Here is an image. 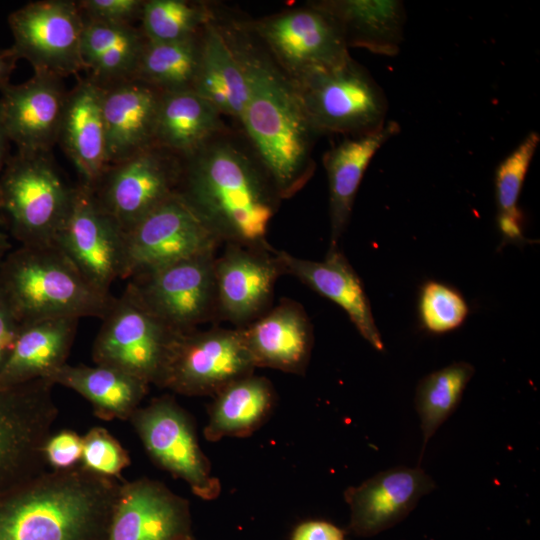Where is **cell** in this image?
I'll list each match as a JSON object with an SVG mask.
<instances>
[{"label": "cell", "instance_id": "ab89813d", "mask_svg": "<svg viewBox=\"0 0 540 540\" xmlns=\"http://www.w3.org/2000/svg\"><path fill=\"white\" fill-rule=\"evenodd\" d=\"M43 452L46 463L52 470L72 469L81 462L82 437L68 429L51 433L44 444Z\"/></svg>", "mask_w": 540, "mask_h": 540}, {"label": "cell", "instance_id": "d6986e66", "mask_svg": "<svg viewBox=\"0 0 540 540\" xmlns=\"http://www.w3.org/2000/svg\"><path fill=\"white\" fill-rule=\"evenodd\" d=\"M67 94L62 78L46 73H34L0 92L2 123L17 151L51 152L58 142Z\"/></svg>", "mask_w": 540, "mask_h": 540}, {"label": "cell", "instance_id": "4dcf8cb0", "mask_svg": "<svg viewBox=\"0 0 540 540\" xmlns=\"http://www.w3.org/2000/svg\"><path fill=\"white\" fill-rule=\"evenodd\" d=\"M275 403L276 393L267 378L250 374L237 379L214 395L204 437L211 442L247 437L266 422Z\"/></svg>", "mask_w": 540, "mask_h": 540}, {"label": "cell", "instance_id": "44dd1931", "mask_svg": "<svg viewBox=\"0 0 540 540\" xmlns=\"http://www.w3.org/2000/svg\"><path fill=\"white\" fill-rule=\"evenodd\" d=\"M275 254L284 274L336 303L374 349L384 350L363 283L338 245H330L322 261L299 258L283 250L275 249Z\"/></svg>", "mask_w": 540, "mask_h": 540}, {"label": "cell", "instance_id": "52a82bcc", "mask_svg": "<svg viewBox=\"0 0 540 540\" xmlns=\"http://www.w3.org/2000/svg\"><path fill=\"white\" fill-rule=\"evenodd\" d=\"M53 384L0 386V496L47 471L44 444L58 409Z\"/></svg>", "mask_w": 540, "mask_h": 540}, {"label": "cell", "instance_id": "b9f144b4", "mask_svg": "<svg viewBox=\"0 0 540 540\" xmlns=\"http://www.w3.org/2000/svg\"><path fill=\"white\" fill-rule=\"evenodd\" d=\"M346 532L331 522L309 520L294 529L291 540H345Z\"/></svg>", "mask_w": 540, "mask_h": 540}, {"label": "cell", "instance_id": "30bf717a", "mask_svg": "<svg viewBox=\"0 0 540 540\" xmlns=\"http://www.w3.org/2000/svg\"><path fill=\"white\" fill-rule=\"evenodd\" d=\"M129 421L155 465L185 481L203 500L219 496L221 484L200 447L194 421L174 398H154Z\"/></svg>", "mask_w": 540, "mask_h": 540}, {"label": "cell", "instance_id": "d4e9b609", "mask_svg": "<svg viewBox=\"0 0 540 540\" xmlns=\"http://www.w3.org/2000/svg\"><path fill=\"white\" fill-rule=\"evenodd\" d=\"M400 131L395 121L365 134L347 139L324 156L329 186L330 245L338 241L349 223L354 199L375 153Z\"/></svg>", "mask_w": 540, "mask_h": 540}, {"label": "cell", "instance_id": "ac0fdd59", "mask_svg": "<svg viewBox=\"0 0 540 540\" xmlns=\"http://www.w3.org/2000/svg\"><path fill=\"white\" fill-rule=\"evenodd\" d=\"M106 540H194L189 502L149 478L121 483Z\"/></svg>", "mask_w": 540, "mask_h": 540}, {"label": "cell", "instance_id": "8992f818", "mask_svg": "<svg viewBox=\"0 0 540 540\" xmlns=\"http://www.w3.org/2000/svg\"><path fill=\"white\" fill-rule=\"evenodd\" d=\"M291 81L316 134L357 136L385 124L388 102L384 91L351 57Z\"/></svg>", "mask_w": 540, "mask_h": 540}, {"label": "cell", "instance_id": "9a60e30c", "mask_svg": "<svg viewBox=\"0 0 540 540\" xmlns=\"http://www.w3.org/2000/svg\"><path fill=\"white\" fill-rule=\"evenodd\" d=\"M222 243L176 192L126 233V279Z\"/></svg>", "mask_w": 540, "mask_h": 540}, {"label": "cell", "instance_id": "5bb4252c", "mask_svg": "<svg viewBox=\"0 0 540 540\" xmlns=\"http://www.w3.org/2000/svg\"><path fill=\"white\" fill-rule=\"evenodd\" d=\"M54 244L104 294H111L114 281L126 279V232L81 183L75 186L70 212Z\"/></svg>", "mask_w": 540, "mask_h": 540}, {"label": "cell", "instance_id": "cb8c5ba5", "mask_svg": "<svg viewBox=\"0 0 540 540\" xmlns=\"http://www.w3.org/2000/svg\"><path fill=\"white\" fill-rule=\"evenodd\" d=\"M58 142L77 169L79 183L93 189L108 162L102 91L87 77L67 94Z\"/></svg>", "mask_w": 540, "mask_h": 540}, {"label": "cell", "instance_id": "7bdbcfd3", "mask_svg": "<svg viewBox=\"0 0 540 540\" xmlns=\"http://www.w3.org/2000/svg\"><path fill=\"white\" fill-rule=\"evenodd\" d=\"M18 60L12 46L0 48V92L10 84V78Z\"/></svg>", "mask_w": 540, "mask_h": 540}, {"label": "cell", "instance_id": "603a6c76", "mask_svg": "<svg viewBox=\"0 0 540 540\" xmlns=\"http://www.w3.org/2000/svg\"><path fill=\"white\" fill-rule=\"evenodd\" d=\"M101 91L108 166L153 146L161 92L136 79Z\"/></svg>", "mask_w": 540, "mask_h": 540}, {"label": "cell", "instance_id": "7c38bea8", "mask_svg": "<svg viewBox=\"0 0 540 540\" xmlns=\"http://www.w3.org/2000/svg\"><path fill=\"white\" fill-rule=\"evenodd\" d=\"M11 45L34 73L60 78L83 70L81 36L84 20L72 0H42L25 4L8 16Z\"/></svg>", "mask_w": 540, "mask_h": 540}, {"label": "cell", "instance_id": "e0dca14e", "mask_svg": "<svg viewBox=\"0 0 540 540\" xmlns=\"http://www.w3.org/2000/svg\"><path fill=\"white\" fill-rule=\"evenodd\" d=\"M282 274L271 245L225 244L215 259L217 318L241 328L261 317L270 309Z\"/></svg>", "mask_w": 540, "mask_h": 540}, {"label": "cell", "instance_id": "f1b7e54d", "mask_svg": "<svg viewBox=\"0 0 540 540\" xmlns=\"http://www.w3.org/2000/svg\"><path fill=\"white\" fill-rule=\"evenodd\" d=\"M318 4L337 22L347 47L394 56L403 41L406 13L398 0H340Z\"/></svg>", "mask_w": 540, "mask_h": 540}, {"label": "cell", "instance_id": "484cf974", "mask_svg": "<svg viewBox=\"0 0 540 540\" xmlns=\"http://www.w3.org/2000/svg\"><path fill=\"white\" fill-rule=\"evenodd\" d=\"M79 319L58 318L21 326L13 351L0 372V386L47 379L67 363Z\"/></svg>", "mask_w": 540, "mask_h": 540}, {"label": "cell", "instance_id": "60d3db41", "mask_svg": "<svg viewBox=\"0 0 540 540\" xmlns=\"http://www.w3.org/2000/svg\"><path fill=\"white\" fill-rule=\"evenodd\" d=\"M20 329L21 325L0 289V372L13 351Z\"/></svg>", "mask_w": 540, "mask_h": 540}, {"label": "cell", "instance_id": "d6a6232c", "mask_svg": "<svg viewBox=\"0 0 540 540\" xmlns=\"http://www.w3.org/2000/svg\"><path fill=\"white\" fill-rule=\"evenodd\" d=\"M200 59L197 36L174 42L146 40L133 79L160 92L192 89Z\"/></svg>", "mask_w": 540, "mask_h": 540}, {"label": "cell", "instance_id": "ffe728a7", "mask_svg": "<svg viewBox=\"0 0 540 540\" xmlns=\"http://www.w3.org/2000/svg\"><path fill=\"white\" fill-rule=\"evenodd\" d=\"M436 488L434 480L418 465L396 466L344 491L350 508L348 531L372 537L403 521L420 498Z\"/></svg>", "mask_w": 540, "mask_h": 540}, {"label": "cell", "instance_id": "9c48e42d", "mask_svg": "<svg viewBox=\"0 0 540 540\" xmlns=\"http://www.w3.org/2000/svg\"><path fill=\"white\" fill-rule=\"evenodd\" d=\"M255 368L240 328H197L176 336L157 386L186 396H214Z\"/></svg>", "mask_w": 540, "mask_h": 540}, {"label": "cell", "instance_id": "7402d4cb", "mask_svg": "<svg viewBox=\"0 0 540 540\" xmlns=\"http://www.w3.org/2000/svg\"><path fill=\"white\" fill-rule=\"evenodd\" d=\"M240 329L255 367L305 373L314 339L310 320L299 303L282 299Z\"/></svg>", "mask_w": 540, "mask_h": 540}, {"label": "cell", "instance_id": "836d02e7", "mask_svg": "<svg viewBox=\"0 0 540 540\" xmlns=\"http://www.w3.org/2000/svg\"><path fill=\"white\" fill-rule=\"evenodd\" d=\"M540 143L538 132H530L497 166L495 198L501 246L528 243L523 233V215L518 207L522 187Z\"/></svg>", "mask_w": 540, "mask_h": 540}, {"label": "cell", "instance_id": "5b68a950", "mask_svg": "<svg viewBox=\"0 0 540 540\" xmlns=\"http://www.w3.org/2000/svg\"><path fill=\"white\" fill-rule=\"evenodd\" d=\"M75 186L66 183L51 152L16 151L0 177V214L21 246H45L55 239L70 212Z\"/></svg>", "mask_w": 540, "mask_h": 540}, {"label": "cell", "instance_id": "f546056e", "mask_svg": "<svg viewBox=\"0 0 540 540\" xmlns=\"http://www.w3.org/2000/svg\"><path fill=\"white\" fill-rule=\"evenodd\" d=\"M220 115L192 89L161 92L154 145L187 158L221 130Z\"/></svg>", "mask_w": 540, "mask_h": 540}, {"label": "cell", "instance_id": "3957f363", "mask_svg": "<svg viewBox=\"0 0 540 540\" xmlns=\"http://www.w3.org/2000/svg\"><path fill=\"white\" fill-rule=\"evenodd\" d=\"M236 51L249 82L240 122L279 198L292 197L314 172L311 155L317 134L291 79L266 59L246 49Z\"/></svg>", "mask_w": 540, "mask_h": 540}, {"label": "cell", "instance_id": "1f68e13d", "mask_svg": "<svg viewBox=\"0 0 540 540\" xmlns=\"http://www.w3.org/2000/svg\"><path fill=\"white\" fill-rule=\"evenodd\" d=\"M83 20L81 60L87 78L100 87L133 79L146 43L142 31L132 25Z\"/></svg>", "mask_w": 540, "mask_h": 540}, {"label": "cell", "instance_id": "4316f807", "mask_svg": "<svg viewBox=\"0 0 540 540\" xmlns=\"http://www.w3.org/2000/svg\"><path fill=\"white\" fill-rule=\"evenodd\" d=\"M85 398L102 420H129L149 390V384L119 369L64 364L48 378Z\"/></svg>", "mask_w": 540, "mask_h": 540}, {"label": "cell", "instance_id": "ee69618b", "mask_svg": "<svg viewBox=\"0 0 540 540\" xmlns=\"http://www.w3.org/2000/svg\"><path fill=\"white\" fill-rule=\"evenodd\" d=\"M9 139L7 137L6 131L4 129L1 115H0V177L5 166V163L10 156L8 154L9 149Z\"/></svg>", "mask_w": 540, "mask_h": 540}, {"label": "cell", "instance_id": "d590c367", "mask_svg": "<svg viewBox=\"0 0 540 540\" xmlns=\"http://www.w3.org/2000/svg\"><path fill=\"white\" fill-rule=\"evenodd\" d=\"M142 33L150 42H174L197 36L210 22L203 5L184 0H148L141 17Z\"/></svg>", "mask_w": 540, "mask_h": 540}, {"label": "cell", "instance_id": "2e32d148", "mask_svg": "<svg viewBox=\"0 0 540 540\" xmlns=\"http://www.w3.org/2000/svg\"><path fill=\"white\" fill-rule=\"evenodd\" d=\"M252 28L290 79L350 57L339 25L318 3L262 19Z\"/></svg>", "mask_w": 540, "mask_h": 540}, {"label": "cell", "instance_id": "277c9868", "mask_svg": "<svg viewBox=\"0 0 540 540\" xmlns=\"http://www.w3.org/2000/svg\"><path fill=\"white\" fill-rule=\"evenodd\" d=\"M0 289L21 326L58 319H103L112 294L94 288L55 244L11 249L0 262Z\"/></svg>", "mask_w": 540, "mask_h": 540}, {"label": "cell", "instance_id": "8d00e7d4", "mask_svg": "<svg viewBox=\"0 0 540 540\" xmlns=\"http://www.w3.org/2000/svg\"><path fill=\"white\" fill-rule=\"evenodd\" d=\"M469 307L454 287L430 280L419 292L418 314L423 329L432 334H444L460 327L466 320Z\"/></svg>", "mask_w": 540, "mask_h": 540}, {"label": "cell", "instance_id": "4fadbf2b", "mask_svg": "<svg viewBox=\"0 0 540 540\" xmlns=\"http://www.w3.org/2000/svg\"><path fill=\"white\" fill-rule=\"evenodd\" d=\"M182 170L179 157L153 145L108 166L91 190L98 204L127 233L177 192Z\"/></svg>", "mask_w": 540, "mask_h": 540}, {"label": "cell", "instance_id": "ba28073f", "mask_svg": "<svg viewBox=\"0 0 540 540\" xmlns=\"http://www.w3.org/2000/svg\"><path fill=\"white\" fill-rule=\"evenodd\" d=\"M94 340L95 364L126 372L158 385L170 348L179 333L163 323L128 283L115 297Z\"/></svg>", "mask_w": 540, "mask_h": 540}, {"label": "cell", "instance_id": "8fae6325", "mask_svg": "<svg viewBox=\"0 0 540 540\" xmlns=\"http://www.w3.org/2000/svg\"><path fill=\"white\" fill-rule=\"evenodd\" d=\"M205 251L131 278L140 300L170 329L185 333L217 318L215 259Z\"/></svg>", "mask_w": 540, "mask_h": 540}, {"label": "cell", "instance_id": "74e56055", "mask_svg": "<svg viewBox=\"0 0 540 540\" xmlns=\"http://www.w3.org/2000/svg\"><path fill=\"white\" fill-rule=\"evenodd\" d=\"M130 464L127 450L107 429L93 427L82 437L80 465L88 471L119 480Z\"/></svg>", "mask_w": 540, "mask_h": 540}, {"label": "cell", "instance_id": "6da1fadb", "mask_svg": "<svg viewBox=\"0 0 540 540\" xmlns=\"http://www.w3.org/2000/svg\"><path fill=\"white\" fill-rule=\"evenodd\" d=\"M177 192L224 244L268 247L280 198L260 164L226 140H210L183 163Z\"/></svg>", "mask_w": 540, "mask_h": 540}, {"label": "cell", "instance_id": "e575fe53", "mask_svg": "<svg viewBox=\"0 0 540 540\" xmlns=\"http://www.w3.org/2000/svg\"><path fill=\"white\" fill-rule=\"evenodd\" d=\"M474 373L470 363L453 362L418 382L414 401L423 434L420 461L430 438L458 407Z\"/></svg>", "mask_w": 540, "mask_h": 540}, {"label": "cell", "instance_id": "7a4b0ae2", "mask_svg": "<svg viewBox=\"0 0 540 540\" xmlns=\"http://www.w3.org/2000/svg\"><path fill=\"white\" fill-rule=\"evenodd\" d=\"M121 483L78 465L0 496V540H106Z\"/></svg>", "mask_w": 540, "mask_h": 540}, {"label": "cell", "instance_id": "f35d334b", "mask_svg": "<svg viewBox=\"0 0 540 540\" xmlns=\"http://www.w3.org/2000/svg\"><path fill=\"white\" fill-rule=\"evenodd\" d=\"M143 0H80L77 5L84 19L108 24L132 25L141 17Z\"/></svg>", "mask_w": 540, "mask_h": 540}, {"label": "cell", "instance_id": "83f0119b", "mask_svg": "<svg viewBox=\"0 0 540 540\" xmlns=\"http://www.w3.org/2000/svg\"><path fill=\"white\" fill-rule=\"evenodd\" d=\"M192 90L220 114L240 121L249 97L248 77L236 48L211 22L204 27L200 65Z\"/></svg>", "mask_w": 540, "mask_h": 540}]
</instances>
